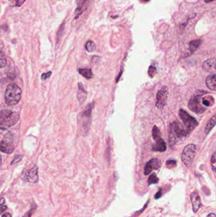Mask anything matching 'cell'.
<instances>
[{"instance_id": "1", "label": "cell", "mask_w": 216, "mask_h": 217, "mask_svg": "<svg viewBox=\"0 0 216 217\" xmlns=\"http://www.w3.org/2000/svg\"><path fill=\"white\" fill-rule=\"evenodd\" d=\"M22 97V90L15 84H10L4 92V100L7 105H16L21 100Z\"/></svg>"}, {"instance_id": "2", "label": "cell", "mask_w": 216, "mask_h": 217, "mask_svg": "<svg viewBox=\"0 0 216 217\" xmlns=\"http://www.w3.org/2000/svg\"><path fill=\"white\" fill-rule=\"evenodd\" d=\"M0 139L1 151L7 154L12 153L14 151V144L13 137L11 133L5 128L1 127Z\"/></svg>"}, {"instance_id": "3", "label": "cell", "mask_w": 216, "mask_h": 217, "mask_svg": "<svg viewBox=\"0 0 216 217\" xmlns=\"http://www.w3.org/2000/svg\"><path fill=\"white\" fill-rule=\"evenodd\" d=\"M190 134V131L186 128L184 129L177 123L171 124L169 130V143L171 145H175L180 139L186 137Z\"/></svg>"}, {"instance_id": "4", "label": "cell", "mask_w": 216, "mask_h": 217, "mask_svg": "<svg viewBox=\"0 0 216 217\" xmlns=\"http://www.w3.org/2000/svg\"><path fill=\"white\" fill-rule=\"evenodd\" d=\"M93 108V103L87 106L86 109L80 113V117H79V125H81V130L82 135H87L88 131L90 129V119L91 116V112Z\"/></svg>"}, {"instance_id": "5", "label": "cell", "mask_w": 216, "mask_h": 217, "mask_svg": "<svg viewBox=\"0 0 216 217\" xmlns=\"http://www.w3.org/2000/svg\"><path fill=\"white\" fill-rule=\"evenodd\" d=\"M20 116L17 112L9 110L1 111V126L10 127L14 125L19 120Z\"/></svg>"}, {"instance_id": "6", "label": "cell", "mask_w": 216, "mask_h": 217, "mask_svg": "<svg viewBox=\"0 0 216 217\" xmlns=\"http://www.w3.org/2000/svg\"><path fill=\"white\" fill-rule=\"evenodd\" d=\"M196 146L194 144H188L186 145L183 151L181 154V159L183 163L187 166H191L195 156Z\"/></svg>"}, {"instance_id": "7", "label": "cell", "mask_w": 216, "mask_h": 217, "mask_svg": "<svg viewBox=\"0 0 216 217\" xmlns=\"http://www.w3.org/2000/svg\"><path fill=\"white\" fill-rule=\"evenodd\" d=\"M179 114L181 120L183 122L184 125L186 129L190 132L198 125L197 122L194 117L190 116L187 112L183 109H180L179 111Z\"/></svg>"}, {"instance_id": "8", "label": "cell", "mask_w": 216, "mask_h": 217, "mask_svg": "<svg viewBox=\"0 0 216 217\" xmlns=\"http://www.w3.org/2000/svg\"><path fill=\"white\" fill-rule=\"evenodd\" d=\"M190 109L197 114H202L205 111V107L202 103V96L195 95L190 98L188 103Z\"/></svg>"}, {"instance_id": "9", "label": "cell", "mask_w": 216, "mask_h": 217, "mask_svg": "<svg viewBox=\"0 0 216 217\" xmlns=\"http://www.w3.org/2000/svg\"><path fill=\"white\" fill-rule=\"evenodd\" d=\"M21 179L25 182L35 184L39 180L38 168L36 166H34L31 169L24 171L21 175Z\"/></svg>"}, {"instance_id": "10", "label": "cell", "mask_w": 216, "mask_h": 217, "mask_svg": "<svg viewBox=\"0 0 216 217\" xmlns=\"http://www.w3.org/2000/svg\"><path fill=\"white\" fill-rule=\"evenodd\" d=\"M168 87L163 86L156 95V106L159 108H163L166 105L168 97Z\"/></svg>"}, {"instance_id": "11", "label": "cell", "mask_w": 216, "mask_h": 217, "mask_svg": "<svg viewBox=\"0 0 216 217\" xmlns=\"http://www.w3.org/2000/svg\"><path fill=\"white\" fill-rule=\"evenodd\" d=\"M160 165H161V162L159 159L154 158V159H151L150 161H149L148 162H147L145 166V170H144V174L145 175H148L153 170H158L160 167Z\"/></svg>"}, {"instance_id": "12", "label": "cell", "mask_w": 216, "mask_h": 217, "mask_svg": "<svg viewBox=\"0 0 216 217\" xmlns=\"http://www.w3.org/2000/svg\"><path fill=\"white\" fill-rule=\"evenodd\" d=\"M190 199L191 203L193 206V210L194 213H196L202 206V203H201V199L198 192H193L192 194H191Z\"/></svg>"}, {"instance_id": "13", "label": "cell", "mask_w": 216, "mask_h": 217, "mask_svg": "<svg viewBox=\"0 0 216 217\" xmlns=\"http://www.w3.org/2000/svg\"><path fill=\"white\" fill-rule=\"evenodd\" d=\"M202 67L206 71L210 72H216V59L210 58L205 61L203 63Z\"/></svg>"}, {"instance_id": "14", "label": "cell", "mask_w": 216, "mask_h": 217, "mask_svg": "<svg viewBox=\"0 0 216 217\" xmlns=\"http://www.w3.org/2000/svg\"><path fill=\"white\" fill-rule=\"evenodd\" d=\"M206 85L210 90L216 91V75H210L207 78Z\"/></svg>"}, {"instance_id": "15", "label": "cell", "mask_w": 216, "mask_h": 217, "mask_svg": "<svg viewBox=\"0 0 216 217\" xmlns=\"http://www.w3.org/2000/svg\"><path fill=\"white\" fill-rule=\"evenodd\" d=\"M156 141V144L153 146V150L155 151L164 152L166 150V144L164 140L160 138Z\"/></svg>"}, {"instance_id": "16", "label": "cell", "mask_w": 216, "mask_h": 217, "mask_svg": "<svg viewBox=\"0 0 216 217\" xmlns=\"http://www.w3.org/2000/svg\"><path fill=\"white\" fill-rule=\"evenodd\" d=\"M87 96V92L84 90V87H83L82 84L81 83H79V91L77 93V98L78 100L81 103H82L86 99Z\"/></svg>"}, {"instance_id": "17", "label": "cell", "mask_w": 216, "mask_h": 217, "mask_svg": "<svg viewBox=\"0 0 216 217\" xmlns=\"http://www.w3.org/2000/svg\"><path fill=\"white\" fill-rule=\"evenodd\" d=\"M202 103L205 107H209L214 105V99L212 96L205 95L202 97Z\"/></svg>"}, {"instance_id": "18", "label": "cell", "mask_w": 216, "mask_h": 217, "mask_svg": "<svg viewBox=\"0 0 216 217\" xmlns=\"http://www.w3.org/2000/svg\"><path fill=\"white\" fill-rule=\"evenodd\" d=\"M87 1L88 0H83L82 3L80 4H79L78 7L76 10V12H75L76 18H77L81 14H82L86 10V9L87 8L86 4H87Z\"/></svg>"}, {"instance_id": "19", "label": "cell", "mask_w": 216, "mask_h": 217, "mask_svg": "<svg viewBox=\"0 0 216 217\" xmlns=\"http://www.w3.org/2000/svg\"><path fill=\"white\" fill-rule=\"evenodd\" d=\"M215 125H216V114L211 117L210 120L207 123V125L206 126L205 129V131L209 133L211 130H212V129Z\"/></svg>"}, {"instance_id": "20", "label": "cell", "mask_w": 216, "mask_h": 217, "mask_svg": "<svg viewBox=\"0 0 216 217\" xmlns=\"http://www.w3.org/2000/svg\"><path fill=\"white\" fill-rule=\"evenodd\" d=\"M79 72L81 75L86 79H90L93 77L92 71L90 69H79Z\"/></svg>"}, {"instance_id": "21", "label": "cell", "mask_w": 216, "mask_h": 217, "mask_svg": "<svg viewBox=\"0 0 216 217\" xmlns=\"http://www.w3.org/2000/svg\"><path fill=\"white\" fill-rule=\"evenodd\" d=\"M200 43H201V41L200 40V39H197V40H193V41H191L190 42L189 47H190V50L191 52V53H193L197 50L198 48L199 47V46L200 45Z\"/></svg>"}, {"instance_id": "22", "label": "cell", "mask_w": 216, "mask_h": 217, "mask_svg": "<svg viewBox=\"0 0 216 217\" xmlns=\"http://www.w3.org/2000/svg\"><path fill=\"white\" fill-rule=\"evenodd\" d=\"M85 48L88 52H93L96 50V45L93 41H89L86 43Z\"/></svg>"}, {"instance_id": "23", "label": "cell", "mask_w": 216, "mask_h": 217, "mask_svg": "<svg viewBox=\"0 0 216 217\" xmlns=\"http://www.w3.org/2000/svg\"><path fill=\"white\" fill-rule=\"evenodd\" d=\"M159 181V179L157 178L156 175L155 173L151 174L148 180V185H150L151 184H157Z\"/></svg>"}, {"instance_id": "24", "label": "cell", "mask_w": 216, "mask_h": 217, "mask_svg": "<svg viewBox=\"0 0 216 217\" xmlns=\"http://www.w3.org/2000/svg\"><path fill=\"white\" fill-rule=\"evenodd\" d=\"M153 137L155 140H156L157 139H160V130L158 128H157L156 126H154V128H153Z\"/></svg>"}, {"instance_id": "25", "label": "cell", "mask_w": 216, "mask_h": 217, "mask_svg": "<svg viewBox=\"0 0 216 217\" xmlns=\"http://www.w3.org/2000/svg\"><path fill=\"white\" fill-rule=\"evenodd\" d=\"M11 4L15 7H21L26 1V0H8Z\"/></svg>"}, {"instance_id": "26", "label": "cell", "mask_w": 216, "mask_h": 217, "mask_svg": "<svg viewBox=\"0 0 216 217\" xmlns=\"http://www.w3.org/2000/svg\"><path fill=\"white\" fill-rule=\"evenodd\" d=\"M0 63H1V68L4 67L7 64V58L3 52H1L0 54Z\"/></svg>"}, {"instance_id": "27", "label": "cell", "mask_w": 216, "mask_h": 217, "mask_svg": "<svg viewBox=\"0 0 216 217\" xmlns=\"http://www.w3.org/2000/svg\"><path fill=\"white\" fill-rule=\"evenodd\" d=\"M211 165H212V170L216 173V152L213 154L211 158Z\"/></svg>"}, {"instance_id": "28", "label": "cell", "mask_w": 216, "mask_h": 217, "mask_svg": "<svg viewBox=\"0 0 216 217\" xmlns=\"http://www.w3.org/2000/svg\"><path fill=\"white\" fill-rule=\"evenodd\" d=\"M156 74V68L154 67V66H151L149 67L148 69V75L151 78H154V76H155V75Z\"/></svg>"}, {"instance_id": "29", "label": "cell", "mask_w": 216, "mask_h": 217, "mask_svg": "<svg viewBox=\"0 0 216 217\" xmlns=\"http://www.w3.org/2000/svg\"><path fill=\"white\" fill-rule=\"evenodd\" d=\"M51 73L52 72L51 71L48 72L47 73H43V75H41V80H43V81L47 80V79H48L50 77V76L51 75Z\"/></svg>"}, {"instance_id": "30", "label": "cell", "mask_w": 216, "mask_h": 217, "mask_svg": "<svg viewBox=\"0 0 216 217\" xmlns=\"http://www.w3.org/2000/svg\"><path fill=\"white\" fill-rule=\"evenodd\" d=\"M22 156H18V155H17V156H15V157H14V159H13V160L12 161V165H13V163H17V162H19L20 161H21V159L22 158Z\"/></svg>"}, {"instance_id": "31", "label": "cell", "mask_w": 216, "mask_h": 217, "mask_svg": "<svg viewBox=\"0 0 216 217\" xmlns=\"http://www.w3.org/2000/svg\"><path fill=\"white\" fill-rule=\"evenodd\" d=\"M176 164V162L174 160H169L167 161V166L169 168H173Z\"/></svg>"}, {"instance_id": "32", "label": "cell", "mask_w": 216, "mask_h": 217, "mask_svg": "<svg viewBox=\"0 0 216 217\" xmlns=\"http://www.w3.org/2000/svg\"><path fill=\"white\" fill-rule=\"evenodd\" d=\"M34 211H35V208H33L32 209H31L30 210H29L27 213H26L25 215H24L23 216V217H31L32 215L33 214V213L34 212Z\"/></svg>"}, {"instance_id": "33", "label": "cell", "mask_w": 216, "mask_h": 217, "mask_svg": "<svg viewBox=\"0 0 216 217\" xmlns=\"http://www.w3.org/2000/svg\"><path fill=\"white\" fill-rule=\"evenodd\" d=\"M161 196H162V192H161V190H159V191L158 192H157V193L156 194V195L155 196V198L156 199H157L160 198Z\"/></svg>"}, {"instance_id": "34", "label": "cell", "mask_w": 216, "mask_h": 217, "mask_svg": "<svg viewBox=\"0 0 216 217\" xmlns=\"http://www.w3.org/2000/svg\"><path fill=\"white\" fill-rule=\"evenodd\" d=\"M1 217H12V215L9 213H5L1 216Z\"/></svg>"}, {"instance_id": "35", "label": "cell", "mask_w": 216, "mask_h": 217, "mask_svg": "<svg viewBox=\"0 0 216 217\" xmlns=\"http://www.w3.org/2000/svg\"><path fill=\"white\" fill-rule=\"evenodd\" d=\"M207 217H216V215L214 213H211L209 214V215Z\"/></svg>"}, {"instance_id": "36", "label": "cell", "mask_w": 216, "mask_h": 217, "mask_svg": "<svg viewBox=\"0 0 216 217\" xmlns=\"http://www.w3.org/2000/svg\"><path fill=\"white\" fill-rule=\"evenodd\" d=\"M7 207L6 206H1V213H3V212L4 211V210L7 209Z\"/></svg>"}, {"instance_id": "37", "label": "cell", "mask_w": 216, "mask_h": 217, "mask_svg": "<svg viewBox=\"0 0 216 217\" xmlns=\"http://www.w3.org/2000/svg\"><path fill=\"white\" fill-rule=\"evenodd\" d=\"M215 1V0H205V1L206 3H209V2H212V1Z\"/></svg>"}, {"instance_id": "38", "label": "cell", "mask_w": 216, "mask_h": 217, "mask_svg": "<svg viewBox=\"0 0 216 217\" xmlns=\"http://www.w3.org/2000/svg\"><path fill=\"white\" fill-rule=\"evenodd\" d=\"M4 198H2V199H1V206H3V203H4Z\"/></svg>"}, {"instance_id": "39", "label": "cell", "mask_w": 216, "mask_h": 217, "mask_svg": "<svg viewBox=\"0 0 216 217\" xmlns=\"http://www.w3.org/2000/svg\"><path fill=\"white\" fill-rule=\"evenodd\" d=\"M143 1H150V0H143Z\"/></svg>"}]
</instances>
